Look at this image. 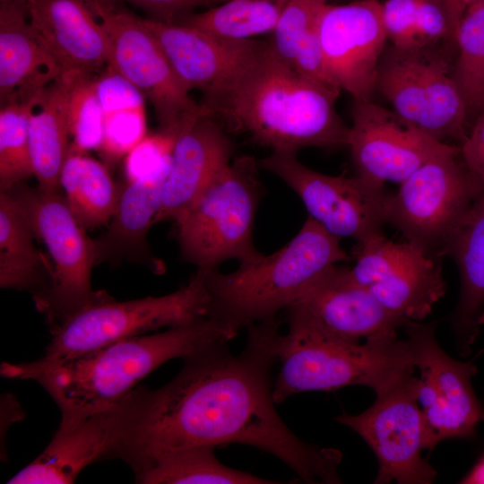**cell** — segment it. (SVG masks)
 I'll return each instance as SVG.
<instances>
[{
  "instance_id": "5",
  "label": "cell",
  "mask_w": 484,
  "mask_h": 484,
  "mask_svg": "<svg viewBox=\"0 0 484 484\" xmlns=\"http://www.w3.org/2000/svg\"><path fill=\"white\" fill-rule=\"evenodd\" d=\"M281 367L272 398L281 403L308 391H333L350 385L380 393L414 373L408 339L397 337L349 343L288 325L279 342Z\"/></svg>"
},
{
  "instance_id": "12",
  "label": "cell",
  "mask_w": 484,
  "mask_h": 484,
  "mask_svg": "<svg viewBox=\"0 0 484 484\" xmlns=\"http://www.w3.org/2000/svg\"><path fill=\"white\" fill-rule=\"evenodd\" d=\"M418 391L419 377L411 374L376 393V401L363 412L335 418L359 435L376 454V484H430L436 480V471L421 454L425 423Z\"/></svg>"
},
{
  "instance_id": "35",
  "label": "cell",
  "mask_w": 484,
  "mask_h": 484,
  "mask_svg": "<svg viewBox=\"0 0 484 484\" xmlns=\"http://www.w3.org/2000/svg\"><path fill=\"white\" fill-rule=\"evenodd\" d=\"M144 106L104 112L100 152L108 160L125 157L147 136Z\"/></svg>"
},
{
  "instance_id": "32",
  "label": "cell",
  "mask_w": 484,
  "mask_h": 484,
  "mask_svg": "<svg viewBox=\"0 0 484 484\" xmlns=\"http://www.w3.org/2000/svg\"><path fill=\"white\" fill-rule=\"evenodd\" d=\"M38 96L1 106L0 192H7L33 176L29 119Z\"/></svg>"
},
{
  "instance_id": "26",
  "label": "cell",
  "mask_w": 484,
  "mask_h": 484,
  "mask_svg": "<svg viewBox=\"0 0 484 484\" xmlns=\"http://www.w3.org/2000/svg\"><path fill=\"white\" fill-rule=\"evenodd\" d=\"M36 235L7 192H0V287L26 290L35 298L48 288L52 264L35 244Z\"/></svg>"
},
{
  "instance_id": "14",
  "label": "cell",
  "mask_w": 484,
  "mask_h": 484,
  "mask_svg": "<svg viewBox=\"0 0 484 484\" xmlns=\"http://www.w3.org/2000/svg\"><path fill=\"white\" fill-rule=\"evenodd\" d=\"M353 256L351 278L406 321L423 320L445 293L440 259L407 241L395 243L381 233L356 243Z\"/></svg>"
},
{
  "instance_id": "33",
  "label": "cell",
  "mask_w": 484,
  "mask_h": 484,
  "mask_svg": "<svg viewBox=\"0 0 484 484\" xmlns=\"http://www.w3.org/2000/svg\"><path fill=\"white\" fill-rule=\"evenodd\" d=\"M95 81L91 73H76L73 81L67 110L72 151L87 153L101 146L104 112Z\"/></svg>"
},
{
  "instance_id": "24",
  "label": "cell",
  "mask_w": 484,
  "mask_h": 484,
  "mask_svg": "<svg viewBox=\"0 0 484 484\" xmlns=\"http://www.w3.org/2000/svg\"><path fill=\"white\" fill-rule=\"evenodd\" d=\"M444 256L455 262L461 290L452 325L462 355L470 353L484 314V192L467 212Z\"/></svg>"
},
{
  "instance_id": "46",
  "label": "cell",
  "mask_w": 484,
  "mask_h": 484,
  "mask_svg": "<svg viewBox=\"0 0 484 484\" xmlns=\"http://www.w3.org/2000/svg\"><path fill=\"white\" fill-rule=\"evenodd\" d=\"M9 1L21 2V3L27 4V2H28L29 0H1V2H9Z\"/></svg>"
},
{
  "instance_id": "3",
  "label": "cell",
  "mask_w": 484,
  "mask_h": 484,
  "mask_svg": "<svg viewBox=\"0 0 484 484\" xmlns=\"http://www.w3.org/2000/svg\"><path fill=\"white\" fill-rule=\"evenodd\" d=\"M267 41V40H266ZM339 95L275 58L268 44L217 97L203 104L272 151L347 147L350 126L337 113Z\"/></svg>"
},
{
  "instance_id": "31",
  "label": "cell",
  "mask_w": 484,
  "mask_h": 484,
  "mask_svg": "<svg viewBox=\"0 0 484 484\" xmlns=\"http://www.w3.org/2000/svg\"><path fill=\"white\" fill-rule=\"evenodd\" d=\"M454 80L468 113L484 110V4L470 6L456 30ZM470 114V113H469Z\"/></svg>"
},
{
  "instance_id": "19",
  "label": "cell",
  "mask_w": 484,
  "mask_h": 484,
  "mask_svg": "<svg viewBox=\"0 0 484 484\" xmlns=\"http://www.w3.org/2000/svg\"><path fill=\"white\" fill-rule=\"evenodd\" d=\"M127 396L74 425L59 427L46 449L7 483H73L90 464L118 458L128 421Z\"/></svg>"
},
{
  "instance_id": "18",
  "label": "cell",
  "mask_w": 484,
  "mask_h": 484,
  "mask_svg": "<svg viewBox=\"0 0 484 484\" xmlns=\"http://www.w3.org/2000/svg\"><path fill=\"white\" fill-rule=\"evenodd\" d=\"M143 19V18H142ZM182 85L217 97L265 48L266 40L230 41L184 23L143 19Z\"/></svg>"
},
{
  "instance_id": "40",
  "label": "cell",
  "mask_w": 484,
  "mask_h": 484,
  "mask_svg": "<svg viewBox=\"0 0 484 484\" xmlns=\"http://www.w3.org/2000/svg\"><path fill=\"white\" fill-rule=\"evenodd\" d=\"M451 40L447 13L442 0H420L415 20L414 48L432 47Z\"/></svg>"
},
{
  "instance_id": "15",
  "label": "cell",
  "mask_w": 484,
  "mask_h": 484,
  "mask_svg": "<svg viewBox=\"0 0 484 484\" xmlns=\"http://www.w3.org/2000/svg\"><path fill=\"white\" fill-rule=\"evenodd\" d=\"M285 310L288 325L355 344L397 337V329L411 323L385 309L349 268L339 266Z\"/></svg>"
},
{
  "instance_id": "29",
  "label": "cell",
  "mask_w": 484,
  "mask_h": 484,
  "mask_svg": "<svg viewBox=\"0 0 484 484\" xmlns=\"http://www.w3.org/2000/svg\"><path fill=\"white\" fill-rule=\"evenodd\" d=\"M213 446H191L151 457L134 471L135 481L143 484H276L221 463Z\"/></svg>"
},
{
  "instance_id": "7",
  "label": "cell",
  "mask_w": 484,
  "mask_h": 484,
  "mask_svg": "<svg viewBox=\"0 0 484 484\" xmlns=\"http://www.w3.org/2000/svg\"><path fill=\"white\" fill-rule=\"evenodd\" d=\"M7 193L48 252L52 279L46 291L33 300L50 330L86 308L111 298L92 289L94 242L72 212L63 191L48 193L22 182Z\"/></svg>"
},
{
  "instance_id": "47",
  "label": "cell",
  "mask_w": 484,
  "mask_h": 484,
  "mask_svg": "<svg viewBox=\"0 0 484 484\" xmlns=\"http://www.w3.org/2000/svg\"><path fill=\"white\" fill-rule=\"evenodd\" d=\"M480 323H481V324H484V314H483L482 316H481Z\"/></svg>"
},
{
  "instance_id": "13",
  "label": "cell",
  "mask_w": 484,
  "mask_h": 484,
  "mask_svg": "<svg viewBox=\"0 0 484 484\" xmlns=\"http://www.w3.org/2000/svg\"><path fill=\"white\" fill-rule=\"evenodd\" d=\"M296 151H272L261 169L282 180L300 198L308 216L330 234L356 243L383 233L389 193L385 185L360 177L317 172L300 162Z\"/></svg>"
},
{
  "instance_id": "17",
  "label": "cell",
  "mask_w": 484,
  "mask_h": 484,
  "mask_svg": "<svg viewBox=\"0 0 484 484\" xmlns=\"http://www.w3.org/2000/svg\"><path fill=\"white\" fill-rule=\"evenodd\" d=\"M317 32L328 71L354 100L372 99L378 65L388 40L376 0L327 4Z\"/></svg>"
},
{
  "instance_id": "22",
  "label": "cell",
  "mask_w": 484,
  "mask_h": 484,
  "mask_svg": "<svg viewBox=\"0 0 484 484\" xmlns=\"http://www.w3.org/2000/svg\"><path fill=\"white\" fill-rule=\"evenodd\" d=\"M169 170L137 180H125L120 186L117 207L107 229L93 238L96 265L130 262L145 265L155 273L165 270L161 260L152 254L147 235L155 224Z\"/></svg>"
},
{
  "instance_id": "20",
  "label": "cell",
  "mask_w": 484,
  "mask_h": 484,
  "mask_svg": "<svg viewBox=\"0 0 484 484\" xmlns=\"http://www.w3.org/2000/svg\"><path fill=\"white\" fill-rule=\"evenodd\" d=\"M233 143L210 113L189 122L177 135L154 223L174 221L232 160Z\"/></svg>"
},
{
  "instance_id": "44",
  "label": "cell",
  "mask_w": 484,
  "mask_h": 484,
  "mask_svg": "<svg viewBox=\"0 0 484 484\" xmlns=\"http://www.w3.org/2000/svg\"><path fill=\"white\" fill-rule=\"evenodd\" d=\"M460 483L484 484V454L461 480Z\"/></svg>"
},
{
  "instance_id": "45",
  "label": "cell",
  "mask_w": 484,
  "mask_h": 484,
  "mask_svg": "<svg viewBox=\"0 0 484 484\" xmlns=\"http://www.w3.org/2000/svg\"><path fill=\"white\" fill-rule=\"evenodd\" d=\"M484 4V0H471L469 7L471 5H477V4Z\"/></svg>"
},
{
  "instance_id": "21",
  "label": "cell",
  "mask_w": 484,
  "mask_h": 484,
  "mask_svg": "<svg viewBox=\"0 0 484 484\" xmlns=\"http://www.w3.org/2000/svg\"><path fill=\"white\" fill-rule=\"evenodd\" d=\"M29 22L63 73L110 65L108 36L84 0H29Z\"/></svg>"
},
{
  "instance_id": "42",
  "label": "cell",
  "mask_w": 484,
  "mask_h": 484,
  "mask_svg": "<svg viewBox=\"0 0 484 484\" xmlns=\"http://www.w3.org/2000/svg\"><path fill=\"white\" fill-rule=\"evenodd\" d=\"M158 16L156 20L172 22V18L179 13L218 0H127Z\"/></svg>"
},
{
  "instance_id": "39",
  "label": "cell",
  "mask_w": 484,
  "mask_h": 484,
  "mask_svg": "<svg viewBox=\"0 0 484 484\" xmlns=\"http://www.w3.org/2000/svg\"><path fill=\"white\" fill-rule=\"evenodd\" d=\"M96 91L103 112L144 106L143 94L128 80L107 67L95 81Z\"/></svg>"
},
{
  "instance_id": "28",
  "label": "cell",
  "mask_w": 484,
  "mask_h": 484,
  "mask_svg": "<svg viewBox=\"0 0 484 484\" xmlns=\"http://www.w3.org/2000/svg\"><path fill=\"white\" fill-rule=\"evenodd\" d=\"M60 186L69 208L86 230L108 224L120 187L103 164L86 153L69 151L61 171Z\"/></svg>"
},
{
  "instance_id": "8",
  "label": "cell",
  "mask_w": 484,
  "mask_h": 484,
  "mask_svg": "<svg viewBox=\"0 0 484 484\" xmlns=\"http://www.w3.org/2000/svg\"><path fill=\"white\" fill-rule=\"evenodd\" d=\"M484 185L464 163L460 146L439 154L389 194L385 223L427 255L441 259L462 220Z\"/></svg>"
},
{
  "instance_id": "9",
  "label": "cell",
  "mask_w": 484,
  "mask_h": 484,
  "mask_svg": "<svg viewBox=\"0 0 484 484\" xmlns=\"http://www.w3.org/2000/svg\"><path fill=\"white\" fill-rule=\"evenodd\" d=\"M209 295L202 271L177 290L160 297L97 303L52 329L48 361L73 358L113 342L207 317Z\"/></svg>"
},
{
  "instance_id": "25",
  "label": "cell",
  "mask_w": 484,
  "mask_h": 484,
  "mask_svg": "<svg viewBox=\"0 0 484 484\" xmlns=\"http://www.w3.org/2000/svg\"><path fill=\"white\" fill-rule=\"evenodd\" d=\"M76 73H63L38 96L29 119L33 177L48 193L62 191L60 176L69 154L68 100Z\"/></svg>"
},
{
  "instance_id": "43",
  "label": "cell",
  "mask_w": 484,
  "mask_h": 484,
  "mask_svg": "<svg viewBox=\"0 0 484 484\" xmlns=\"http://www.w3.org/2000/svg\"><path fill=\"white\" fill-rule=\"evenodd\" d=\"M445 7L451 31V40L454 37L458 25L466 13L471 0H442Z\"/></svg>"
},
{
  "instance_id": "4",
  "label": "cell",
  "mask_w": 484,
  "mask_h": 484,
  "mask_svg": "<svg viewBox=\"0 0 484 484\" xmlns=\"http://www.w3.org/2000/svg\"><path fill=\"white\" fill-rule=\"evenodd\" d=\"M340 240L307 216L298 232L272 254L239 263L229 273L202 271L209 295L207 317L235 334L276 317L337 264L351 259Z\"/></svg>"
},
{
  "instance_id": "6",
  "label": "cell",
  "mask_w": 484,
  "mask_h": 484,
  "mask_svg": "<svg viewBox=\"0 0 484 484\" xmlns=\"http://www.w3.org/2000/svg\"><path fill=\"white\" fill-rule=\"evenodd\" d=\"M259 169V160L252 156L232 159L173 221L184 261L207 272L225 261L242 263L261 254L253 239L263 194Z\"/></svg>"
},
{
  "instance_id": "30",
  "label": "cell",
  "mask_w": 484,
  "mask_h": 484,
  "mask_svg": "<svg viewBox=\"0 0 484 484\" xmlns=\"http://www.w3.org/2000/svg\"><path fill=\"white\" fill-rule=\"evenodd\" d=\"M289 1L228 0L188 16L182 23L225 40H252L272 33Z\"/></svg>"
},
{
  "instance_id": "27",
  "label": "cell",
  "mask_w": 484,
  "mask_h": 484,
  "mask_svg": "<svg viewBox=\"0 0 484 484\" xmlns=\"http://www.w3.org/2000/svg\"><path fill=\"white\" fill-rule=\"evenodd\" d=\"M435 53L431 47L392 46L381 57L376 74V90L395 113L423 131Z\"/></svg>"
},
{
  "instance_id": "16",
  "label": "cell",
  "mask_w": 484,
  "mask_h": 484,
  "mask_svg": "<svg viewBox=\"0 0 484 484\" xmlns=\"http://www.w3.org/2000/svg\"><path fill=\"white\" fill-rule=\"evenodd\" d=\"M347 147L358 176L380 185L402 183L430 159L455 146L430 136L393 110L354 100Z\"/></svg>"
},
{
  "instance_id": "23",
  "label": "cell",
  "mask_w": 484,
  "mask_h": 484,
  "mask_svg": "<svg viewBox=\"0 0 484 484\" xmlns=\"http://www.w3.org/2000/svg\"><path fill=\"white\" fill-rule=\"evenodd\" d=\"M62 74L57 62L35 34L26 4L1 2V106L37 96Z\"/></svg>"
},
{
  "instance_id": "10",
  "label": "cell",
  "mask_w": 484,
  "mask_h": 484,
  "mask_svg": "<svg viewBox=\"0 0 484 484\" xmlns=\"http://www.w3.org/2000/svg\"><path fill=\"white\" fill-rule=\"evenodd\" d=\"M84 1L108 36V67L151 101L162 129L179 134L192 119L210 112L190 97L142 18L113 7L108 0Z\"/></svg>"
},
{
  "instance_id": "1",
  "label": "cell",
  "mask_w": 484,
  "mask_h": 484,
  "mask_svg": "<svg viewBox=\"0 0 484 484\" xmlns=\"http://www.w3.org/2000/svg\"><path fill=\"white\" fill-rule=\"evenodd\" d=\"M247 328L238 354L231 353L229 341L212 343L186 358L164 386L129 393L119 459L134 471L165 452L241 444L274 455L306 483L341 482V452L303 441L275 409L272 371L281 335L277 316Z\"/></svg>"
},
{
  "instance_id": "37",
  "label": "cell",
  "mask_w": 484,
  "mask_h": 484,
  "mask_svg": "<svg viewBox=\"0 0 484 484\" xmlns=\"http://www.w3.org/2000/svg\"><path fill=\"white\" fill-rule=\"evenodd\" d=\"M291 68L301 76L337 95L341 91L328 71L317 32V22L298 46L291 63Z\"/></svg>"
},
{
  "instance_id": "34",
  "label": "cell",
  "mask_w": 484,
  "mask_h": 484,
  "mask_svg": "<svg viewBox=\"0 0 484 484\" xmlns=\"http://www.w3.org/2000/svg\"><path fill=\"white\" fill-rule=\"evenodd\" d=\"M329 0H290L267 40L270 53L291 67L298 46L316 25Z\"/></svg>"
},
{
  "instance_id": "36",
  "label": "cell",
  "mask_w": 484,
  "mask_h": 484,
  "mask_svg": "<svg viewBox=\"0 0 484 484\" xmlns=\"http://www.w3.org/2000/svg\"><path fill=\"white\" fill-rule=\"evenodd\" d=\"M178 134L161 129L142 140L125 158V180H137L169 170Z\"/></svg>"
},
{
  "instance_id": "2",
  "label": "cell",
  "mask_w": 484,
  "mask_h": 484,
  "mask_svg": "<svg viewBox=\"0 0 484 484\" xmlns=\"http://www.w3.org/2000/svg\"><path fill=\"white\" fill-rule=\"evenodd\" d=\"M237 334L209 317L153 334L124 339L84 354L57 361L39 359L3 363V376L39 383L61 412L59 427L119 404L147 375L173 359H185Z\"/></svg>"
},
{
  "instance_id": "11",
  "label": "cell",
  "mask_w": 484,
  "mask_h": 484,
  "mask_svg": "<svg viewBox=\"0 0 484 484\" xmlns=\"http://www.w3.org/2000/svg\"><path fill=\"white\" fill-rule=\"evenodd\" d=\"M415 368L418 401L425 423V449L447 439L473 437L484 421V406L473 389L477 368L450 357L436 337V323L411 322L404 327Z\"/></svg>"
},
{
  "instance_id": "41",
  "label": "cell",
  "mask_w": 484,
  "mask_h": 484,
  "mask_svg": "<svg viewBox=\"0 0 484 484\" xmlns=\"http://www.w3.org/2000/svg\"><path fill=\"white\" fill-rule=\"evenodd\" d=\"M460 150L466 166L484 185V110L460 145Z\"/></svg>"
},
{
  "instance_id": "38",
  "label": "cell",
  "mask_w": 484,
  "mask_h": 484,
  "mask_svg": "<svg viewBox=\"0 0 484 484\" xmlns=\"http://www.w3.org/2000/svg\"><path fill=\"white\" fill-rule=\"evenodd\" d=\"M419 1L386 0L381 4L384 27L392 46L414 48L415 20Z\"/></svg>"
}]
</instances>
